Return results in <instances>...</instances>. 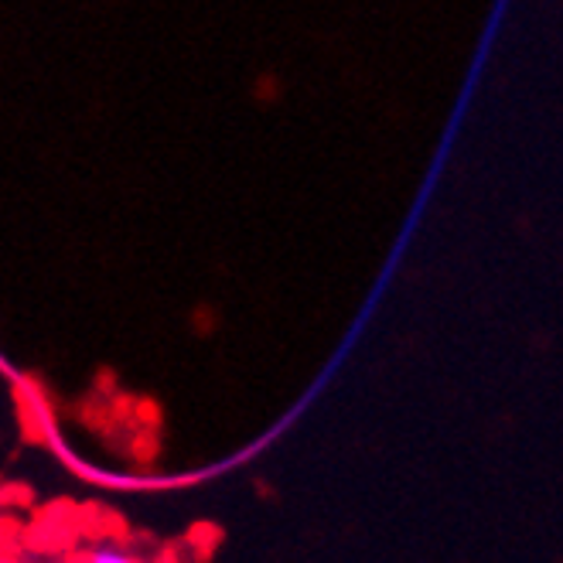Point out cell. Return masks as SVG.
Listing matches in <instances>:
<instances>
[{
  "label": "cell",
  "instance_id": "6da1fadb",
  "mask_svg": "<svg viewBox=\"0 0 563 563\" xmlns=\"http://www.w3.org/2000/svg\"><path fill=\"white\" fill-rule=\"evenodd\" d=\"M86 563H141V560H134V556L117 550V547H96V550H89Z\"/></svg>",
  "mask_w": 563,
  "mask_h": 563
}]
</instances>
